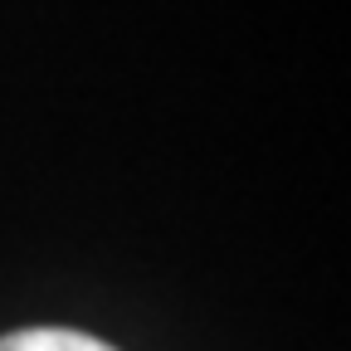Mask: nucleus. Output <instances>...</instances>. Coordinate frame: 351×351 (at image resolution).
<instances>
[{"label": "nucleus", "mask_w": 351, "mask_h": 351, "mask_svg": "<svg viewBox=\"0 0 351 351\" xmlns=\"http://www.w3.org/2000/svg\"><path fill=\"white\" fill-rule=\"evenodd\" d=\"M0 351H117V346L73 327H20L0 337Z\"/></svg>", "instance_id": "obj_1"}]
</instances>
